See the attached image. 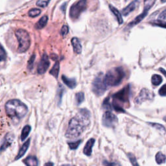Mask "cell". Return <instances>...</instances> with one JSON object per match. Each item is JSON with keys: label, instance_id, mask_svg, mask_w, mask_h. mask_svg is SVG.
Listing matches in <instances>:
<instances>
[{"label": "cell", "instance_id": "1", "mask_svg": "<svg viewBox=\"0 0 166 166\" xmlns=\"http://www.w3.org/2000/svg\"><path fill=\"white\" fill-rule=\"evenodd\" d=\"M91 114L89 110L80 109L75 117L71 119L65 136L69 139H75L84 132L90 125Z\"/></svg>", "mask_w": 166, "mask_h": 166}, {"label": "cell", "instance_id": "2", "mask_svg": "<svg viewBox=\"0 0 166 166\" xmlns=\"http://www.w3.org/2000/svg\"><path fill=\"white\" fill-rule=\"evenodd\" d=\"M5 110L8 116L22 118L28 112V108L20 100L13 99L5 104Z\"/></svg>", "mask_w": 166, "mask_h": 166}, {"label": "cell", "instance_id": "3", "mask_svg": "<svg viewBox=\"0 0 166 166\" xmlns=\"http://www.w3.org/2000/svg\"><path fill=\"white\" fill-rule=\"evenodd\" d=\"M125 77V73L122 68H114L106 73L104 80L106 86H117L121 84Z\"/></svg>", "mask_w": 166, "mask_h": 166}, {"label": "cell", "instance_id": "4", "mask_svg": "<svg viewBox=\"0 0 166 166\" xmlns=\"http://www.w3.org/2000/svg\"><path fill=\"white\" fill-rule=\"evenodd\" d=\"M16 36L19 42L18 51L19 53H24L30 47L31 39L29 33L24 29H18L16 31Z\"/></svg>", "mask_w": 166, "mask_h": 166}, {"label": "cell", "instance_id": "5", "mask_svg": "<svg viewBox=\"0 0 166 166\" xmlns=\"http://www.w3.org/2000/svg\"><path fill=\"white\" fill-rule=\"evenodd\" d=\"M106 85L104 80V75L99 73L92 83V91L97 96H103L106 90Z\"/></svg>", "mask_w": 166, "mask_h": 166}, {"label": "cell", "instance_id": "6", "mask_svg": "<svg viewBox=\"0 0 166 166\" xmlns=\"http://www.w3.org/2000/svg\"><path fill=\"white\" fill-rule=\"evenodd\" d=\"M130 85H127L120 91L116 93L113 96V106H117L119 103H125L128 102L130 95Z\"/></svg>", "mask_w": 166, "mask_h": 166}, {"label": "cell", "instance_id": "7", "mask_svg": "<svg viewBox=\"0 0 166 166\" xmlns=\"http://www.w3.org/2000/svg\"><path fill=\"white\" fill-rule=\"evenodd\" d=\"M87 7V0H79L73 4L70 11V16L73 20H76L80 16V14L85 11Z\"/></svg>", "mask_w": 166, "mask_h": 166}, {"label": "cell", "instance_id": "8", "mask_svg": "<svg viewBox=\"0 0 166 166\" xmlns=\"http://www.w3.org/2000/svg\"><path fill=\"white\" fill-rule=\"evenodd\" d=\"M102 123L105 127L112 128L117 123V118L111 112L107 111L103 116Z\"/></svg>", "mask_w": 166, "mask_h": 166}, {"label": "cell", "instance_id": "9", "mask_svg": "<svg viewBox=\"0 0 166 166\" xmlns=\"http://www.w3.org/2000/svg\"><path fill=\"white\" fill-rule=\"evenodd\" d=\"M154 97V94L152 91L148 89L143 88L141 90L140 93L135 99L136 104H142L143 102L147 100H151Z\"/></svg>", "mask_w": 166, "mask_h": 166}, {"label": "cell", "instance_id": "10", "mask_svg": "<svg viewBox=\"0 0 166 166\" xmlns=\"http://www.w3.org/2000/svg\"><path fill=\"white\" fill-rule=\"evenodd\" d=\"M50 65V62L48 55L45 53L43 54V56L39 62V66H38V73L39 74L42 75L44 74L48 70Z\"/></svg>", "mask_w": 166, "mask_h": 166}, {"label": "cell", "instance_id": "11", "mask_svg": "<svg viewBox=\"0 0 166 166\" xmlns=\"http://www.w3.org/2000/svg\"><path fill=\"white\" fill-rule=\"evenodd\" d=\"M14 139V134H13L12 133L7 134L4 139L3 143L1 146V148H0V151L1 152L4 151L8 148V147H10L12 145Z\"/></svg>", "mask_w": 166, "mask_h": 166}, {"label": "cell", "instance_id": "12", "mask_svg": "<svg viewBox=\"0 0 166 166\" xmlns=\"http://www.w3.org/2000/svg\"><path fill=\"white\" fill-rule=\"evenodd\" d=\"M139 3H140V0H134V1H133L131 3H130L125 8L123 9V11H122L123 15L126 16L128 15L131 13L133 12L137 7V6L139 5Z\"/></svg>", "mask_w": 166, "mask_h": 166}, {"label": "cell", "instance_id": "13", "mask_svg": "<svg viewBox=\"0 0 166 166\" xmlns=\"http://www.w3.org/2000/svg\"><path fill=\"white\" fill-rule=\"evenodd\" d=\"M147 13H148V12L143 11V12L141 14H140L139 16H137L132 22H131V23H129L127 25V26L126 27V29H130L132 28V27L137 25L140 22H142L143 20V18H145V17L147 16Z\"/></svg>", "mask_w": 166, "mask_h": 166}, {"label": "cell", "instance_id": "14", "mask_svg": "<svg viewBox=\"0 0 166 166\" xmlns=\"http://www.w3.org/2000/svg\"><path fill=\"white\" fill-rule=\"evenodd\" d=\"M94 143H95V139H94V138H91V139H90L87 142L84 148V150H83V153H84L85 154L88 156L91 154L92 147H93Z\"/></svg>", "mask_w": 166, "mask_h": 166}, {"label": "cell", "instance_id": "15", "mask_svg": "<svg viewBox=\"0 0 166 166\" xmlns=\"http://www.w3.org/2000/svg\"><path fill=\"white\" fill-rule=\"evenodd\" d=\"M29 144H30V139H29L28 140H27L23 143V145L22 146V147H21L20 151H19V153H18V155L16 156L15 160L20 159V158H21L22 157V156H23V155L25 154V153L27 152V149H28V148H29Z\"/></svg>", "mask_w": 166, "mask_h": 166}, {"label": "cell", "instance_id": "16", "mask_svg": "<svg viewBox=\"0 0 166 166\" xmlns=\"http://www.w3.org/2000/svg\"><path fill=\"white\" fill-rule=\"evenodd\" d=\"M62 80L63 82L65 84L68 88L71 89H73L76 87L77 85V82L75 79H70L65 75H62Z\"/></svg>", "mask_w": 166, "mask_h": 166}, {"label": "cell", "instance_id": "17", "mask_svg": "<svg viewBox=\"0 0 166 166\" xmlns=\"http://www.w3.org/2000/svg\"><path fill=\"white\" fill-rule=\"evenodd\" d=\"M23 162L27 166H38L39 165V160L37 158L34 156H31L27 157L23 160Z\"/></svg>", "mask_w": 166, "mask_h": 166}, {"label": "cell", "instance_id": "18", "mask_svg": "<svg viewBox=\"0 0 166 166\" xmlns=\"http://www.w3.org/2000/svg\"><path fill=\"white\" fill-rule=\"evenodd\" d=\"M71 44L74 51L77 54H80L82 51V46L79 40L75 37L73 38L71 40Z\"/></svg>", "mask_w": 166, "mask_h": 166}, {"label": "cell", "instance_id": "19", "mask_svg": "<svg viewBox=\"0 0 166 166\" xmlns=\"http://www.w3.org/2000/svg\"><path fill=\"white\" fill-rule=\"evenodd\" d=\"M48 21V17L47 16H42L40 20L36 23L35 25V29H42L47 24Z\"/></svg>", "mask_w": 166, "mask_h": 166}, {"label": "cell", "instance_id": "20", "mask_svg": "<svg viewBox=\"0 0 166 166\" xmlns=\"http://www.w3.org/2000/svg\"><path fill=\"white\" fill-rule=\"evenodd\" d=\"M109 7H110V11H111L112 12V13L116 17L117 20L119 24H122L123 22V18H122V16L121 13H119V11L117 10V9L116 8H115L114 6H112L111 5H109Z\"/></svg>", "mask_w": 166, "mask_h": 166}, {"label": "cell", "instance_id": "21", "mask_svg": "<svg viewBox=\"0 0 166 166\" xmlns=\"http://www.w3.org/2000/svg\"><path fill=\"white\" fill-rule=\"evenodd\" d=\"M59 70H60V64H59V62L57 61L54 64V66L51 70L49 73L55 78H58V76L59 74Z\"/></svg>", "mask_w": 166, "mask_h": 166}, {"label": "cell", "instance_id": "22", "mask_svg": "<svg viewBox=\"0 0 166 166\" xmlns=\"http://www.w3.org/2000/svg\"><path fill=\"white\" fill-rule=\"evenodd\" d=\"M31 127L29 125H25L23 127V130L22 131V135H21V140L22 141L25 140L27 137V136H28L29 134L31 132Z\"/></svg>", "mask_w": 166, "mask_h": 166}, {"label": "cell", "instance_id": "23", "mask_svg": "<svg viewBox=\"0 0 166 166\" xmlns=\"http://www.w3.org/2000/svg\"><path fill=\"white\" fill-rule=\"evenodd\" d=\"M151 82H152V84L153 85L158 86L161 84L162 82V78L161 76H160L158 75H154L152 77Z\"/></svg>", "mask_w": 166, "mask_h": 166}, {"label": "cell", "instance_id": "24", "mask_svg": "<svg viewBox=\"0 0 166 166\" xmlns=\"http://www.w3.org/2000/svg\"><path fill=\"white\" fill-rule=\"evenodd\" d=\"M166 157L161 152H158L156 155V161L158 164H162L165 162Z\"/></svg>", "mask_w": 166, "mask_h": 166}, {"label": "cell", "instance_id": "25", "mask_svg": "<svg viewBox=\"0 0 166 166\" xmlns=\"http://www.w3.org/2000/svg\"><path fill=\"white\" fill-rule=\"evenodd\" d=\"M85 101V94L83 92H78L75 95V101L77 105H80Z\"/></svg>", "mask_w": 166, "mask_h": 166}, {"label": "cell", "instance_id": "26", "mask_svg": "<svg viewBox=\"0 0 166 166\" xmlns=\"http://www.w3.org/2000/svg\"><path fill=\"white\" fill-rule=\"evenodd\" d=\"M156 0H144V10L148 12L149 9L153 6Z\"/></svg>", "mask_w": 166, "mask_h": 166}, {"label": "cell", "instance_id": "27", "mask_svg": "<svg viewBox=\"0 0 166 166\" xmlns=\"http://www.w3.org/2000/svg\"><path fill=\"white\" fill-rule=\"evenodd\" d=\"M150 23L153 25L163 27V28L166 29V22H164L163 20H154L151 22Z\"/></svg>", "mask_w": 166, "mask_h": 166}, {"label": "cell", "instance_id": "28", "mask_svg": "<svg viewBox=\"0 0 166 166\" xmlns=\"http://www.w3.org/2000/svg\"><path fill=\"white\" fill-rule=\"evenodd\" d=\"M41 10L39 8H32L29 11V16L32 18L38 16L40 14Z\"/></svg>", "mask_w": 166, "mask_h": 166}, {"label": "cell", "instance_id": "29", "mask_svg": "<svg viewBox=\"0 0 166 166\" xmlns=\"http://www.w3.org/2000/svg\"><path fill=\"white\" fill-rule=\"evenodd\" d=\"M81 142L82 141L80 140H79L75 141V142H68V143L69 145L70 148L71 150H75V149H77L78 148V147L79 146Z\"/></svg>", "mask_w": 166, "mask_h": 166}, {"label": "cell", "instance_id": "30", "mask_svg": "<svg viewBox=\"0 0 166 166\" xmlns=\"http://www.w3.org/2000/svg\"><path fill=\"white\" fill-rule=\"evenodd\" d=\"M127 155H128V159L130 160V161H131V162L133 166H140L139 164L137 163V162L136 160L135 156L132 153H128Z\"/></svg>", "mask_w": 166, "mask_h": 166}, {"label": "cell", "instance_id": "31", "mask_svg": "<svg viewBox=\"0 0 166 166\" xmlns=\"http://www.w3.org/2000/svg\"><path fill=\"white\" fill-rule=\"evenodd\" d=\"M149 123L150 124V125H151L154 128L157 129V130H158V131H161V132H163V133L165 132V127L162 125H160V124H158V123Z\"/></svg>", "mask_w": 166, "mask_h": 166}, {"label": "cell", "instance_id": "32", "mask_svg": "<svg viewBox=\"0 0 166 166\" xmlns=\"http://www.w3.org/2000/svg\"><path fill=\"white\" fill-rule=\"evenodd\" d=\"M7 59V54L4 48L0 44V61H4Z\"/></svg>", "mask_w": 166, "mask_h": 166}, {"label": "cell", "instance_id": "33", "mask_svg": "<svg viewBox=\"0 0 166 166\" xmlns=\"http://www.w3.org/2000/svg\"><path fill=\"white\" fill-rule=\"evenodd\" d=\"M50 0H39L36 2V5L40 7H45L49 4Z\"/></svg>", "mask_w": 166, "mask_h": 166}, {"label": "cell", "instance_id": "34", "mask_svg": "<svg viewBox=\"0 0 166 166\" xmlns=\"http://www.w3.org/2000/svg\"><path fill=\"white\" fill-rule=\"evenodd\" d=\"M35 54H33L32 56L31 57L30 59L29 60V62H28V65H27V69H29V70H31L33 67V65H34V60H35Z\"/></svg>", "mask_w": 166, "mask_h": 166}, {"label": "cell", "instance_id": "35", "mask_svg": "<svg viewBox=\"0 0 166 166\" xmlns=\"http://www.w3.org/2000/svg\"><path fill=\"white\" fill-rule=\"evenodd\" d=\"M58 96H59V103H60L61 102V99H62V95H63V93H64V87L60 85H59V90H58Z\"/></svg>", "mask_w": 166, "mask_h": 166}, {"label": "cell", "instance_id": "36", "mask_svg": "<svg viewBox=\"0 0 166 166\" xmlns=\"http://www.w3.org/2000/svg\"><path fill=\"white\" fill-rule=\"evenodd\" d=\"M69 32V29L67 25H63L62 27L61 31H60V34L62 36H65Z\"/></svg>", "mask_w": 166, "mask_h": 166}, {"label": "cell", "instance_id": "37", "mask_svg": "<svg viewBox=\"0 0 166 166\" xmlns=\"http://www.w3.org/2000/svg\"><path fill=\"white\" fill-rule=\"evenodd\" d=\"M103 106L105 108H106V109H111V105H110V102H109V98H106L103 102Z\"/></svg>", "mask_w": 166, "mask_h": 166}, {"label": "cell", "instance_id": "38", "mask_svg": "<svg viewBox=\"0 0 166 166\" xmlns=\"http://www.w3.org/2000/svg\"><path fill=\"white\" fill-rule=\"evenodd\" d=\"M159 94L161 96H166V85H164L159 90Z\"/></svg>", "mask_w": 166, "mask_h": 166}, {"label": "cell", "instance_id": "39", "mask_svg": "<svg viewBox=\"0 0 166 166\" xmlns=\"http://www.w3.org/2000/svg\"><path fill=\"white\" fill-rule=\"evenodd\" d=\"M103 164L105 166H121V165L117 162H108L107 161H105Z\"/></svg>", "mask_w": 166, "mask_h": 166}, {"label": "cell", "instance_id": "40", "mask_svg": "<svg viewBox=\"0 0 166 166\" xmlns=\"http://www.w3.org/2000/svg\"><path fill=\"white\" fill-rule=\"evenodd\" d=\"M158 18L160 19V20H166V9H165V10L163 11H162L159 16H158Z\"/></svg>", "mask_w": 166, "mask_h": 166}, {"label": "cell", "instance_id": "41", "mask_svg": "<svg viewBox=\"0 0 166 166\" xmlns=\"http://www.w3.org/2000/svg\"><path fill=\"white\" fill-rule=\"evenodd\" d=\"M66 3H64L62 6H61V7H60V8H61V10H62V11L64 13H65V11H66Z\"/></svg>", "mask_w": 166, "mask_h": 166}, {"label": "cell", "instance_id": "42", "mask_svg": "<svg viewBox=\"0 0 166 166\" xmlns=\"http://www.w3.org/2000/svg\"><path fill=\"white\" fill-rule=\"evenodd\" d=\"M160 71L163 73V74L165 75V77H166V71L165 70H163V68H160Z\"/></svg>", "mask_w": 166, "mask_h": 166}, {"label": "cell", "instance_id": "43", "mask_svg": "<svg viewBox=\"0 0 166 166\" xmlns=\"http://www.w3.org/2000/svg\"><path fill=\"white\" fill-rule=\"evenodd\" d=\"M44 166H54V164L52 162H48L44 165Z\"/></svg>", "mask_w": 166, "mask_h": 166}, {"label": "cell", "instance_id": "44", "mask_svg": "<svg viewBox=\"0 0 166 166\" xmlns=\"http://www.w3.org/2000/svg\"><path fill=\"white\" fill-rule=\"evenodd\" d=\"M61 166H74V165H69V164H66V165H62Z\"/></svg>", "mask_w": 166, "mask_h": 166}, {"label": "cell", "instance_id": "45", "mask_svg": "<svg viewBox=\"0 0 166 166\" xmlns=\"http://www.w3.org/2000/svg\"><path fill=\"white\" fill-rule=\"evenodd\" d=\"M161 2H162V3H165V2H166V0H161Z\"/></svg>", "mask_w": 166, "mask_h": 166}, {"label": "cell", "instance_id": "46", "mask_svg": "<svg viewBox=\"0 0 166 166\" xmlns=\"http://www.w3.org/2000/svg\"><path fill=\"white\" fill-rule=\"evenodd\" d=\"M164 120L166 122V117H164Z\"/></svg>", "mask_w": 166, "mask_h": 166}, {"label": "cell", "instance_id": "47", "mask_svg": "<svg viewBox=\"0 0 166 166\" xmlns=\"http://www.w3.org/2000/svg\"><path fill=\"white\" fill-rule=\"evenodd\" d=\"M125 1H126V2H127V1H128V0H125Z\"/></svg>", "mask_w": 166, "mask_h": 166}]
</instances>
